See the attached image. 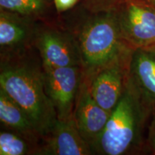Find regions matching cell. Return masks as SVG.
Masks as SVG:
<instances>
[{"mask_svg": "<svg viewBox=\"0 0 155 155\" xmlns=\"http://www.w3.org/2000/svg\"><path fill=\"white\" fill-rule=\"evenodd\" d=\"M32 48L15 55L1 56L0 88L20 106L42 137L58 119L45 91L41 60L32 57Z\"/></svg>", "mask_w": 155, "mask_h": 155, "instance_id": "cell-1", "label": "cell"}, {"mask_svg": "<svg viewBox=\"0 0 155 155\" xmlns=\"http://www.w3.org/2000/svg\"><path fill=\"white\" fill-rule=\"evenodd\" d=\"M154 109L128 73L121 98L93 147L94 154L124 155L139 149L147 121Z\"/></svg>", "mask_w": 155, "mask_h": 155, "instance_id": "cell-2", "label": "cell"}, {"mask_svg": "<svg viewBox=\"0 0 155 155\" xmlns=\"http://www.w3.org/2000/svg\"><path fill=\"white\" fill-rule=\"evenodd\" d=\"M89 12L90 16L68 30L76 40L83 75L91 81L101 70L132 49L122 40L113 11Z\"/></svg>", "mask_w": 155, "mask_h": 155, "instance_id": "cell-3", "label": "cell"}, {"mask_svg": "<svg viewBox=\"0 0 155 155\" xmlns=\"http://www.w3.org/2000/svg\"><path fill=\"white\" fill-rule=\"evenodd\" d=\"M122 40L131 49L155 46V8L147 0H124L113 9Z\"/></svg>", "mask_w": 155, "mask_h": 155, "instance_id": "cell-4", "label": "cell"}, {"mask_svg": "<svg viewBox=\"0 0 155 155\" xmlns=\"http://www.w3.org/2000/svg\"><path fill=\"white\" fill-rule=\"evenodd\" d=\"M32 46L38 52L43 69L81 67L76 40L68 30L51 25H37Z\"/></svg>", "mask_w": 155, "mask_h": 155, "instance_id": "cell-5", "label": "cell"}, {"mask_svg": "<svg viewBox=\"0 0 155 155\" xmlns=\"http://www.w3.org/2000/svg\"><path fill=\"white\" fill-rule=\"evenodd\" d=\"M45 91L59 120L73 117L79 88L83 76L81 66L43 69Z\"/></svg>", "mask_w": 155, "mask_h": 155, "instance_id": "cell-6", "label": "cell"}, {"mask_svg": "<svg viewBox=\"0 0 155 155\" xmlns=\"http://www.w3.org/2000/svg\"><path fill=\"white\" fill-rule=\"evenodd\" d=\"M130 54L104 68L90 82L93 98L101 107L109 113H111L117 105L124 90Z\"/></svg>", "mask_w": 155, "mask_h": 155, "instance_id": "cell-7", "label": "cell"}, {"mask_svg": "<svg viewBox=\"0 0 155 155\" xmlns=\"http://www.w3.org/2000/svg\"><path fill=\"white\" fill-rule=\"evenodd\" d=\"M90 82L83 75L78 94L73 118L81 134L92 150L104 131L111 113L101 107L93 98L90 91Z\"/></svg>", "mask_w": 155, "mask_h": 155, "instance_id": "cell-8", "label": "cell"}, {"mask_svg": "<svg viewBox=\"0 0 155 155\" xmlns=\"http://www.w3.org/2000/svg\"><path fill=\"white\" fill-rule=\"evenodd\" d=\"M91 146L83 139L74 118L58 119L53 129L42 137L38 155H91Z\"/></svg>", "mask_w": 155, "mask_h": 155, "instance_id": "cell-9", "label": "cell"}, {"mask_svg": "<svg viewBox=\"0 0 155 155\" xmlns=\"http://www.w3.org/2000/svg\"><path fill=\"white\" fill-rule=\"evenodd\" d=\"M35 19L7 10L0 11L1 56L15 55L32 48Z\"/></svg>", "mask_w": 155, "mask_h": 155, "instance_id": "cell-10", "label": "cell"}, {"mask_svg": "<svg viewBox=\"0 0 155 155\" xmlns=\"http://www.w3.org/2000/svg\"><path fill=\"white\" fill-rule=\"evenodd\" d=\"M129 74L155 108V46L131 50Z\"/></svg>", "mask_w": 155, "mask_h": 155, "instance_id": "cell-11", "label": "cell"}, {"mask_svg": "<svg viewBox=\"0 0 155 155\" xmlns=\"http://www.w3.org/2000/svg\"><path fill=\"white\" fill-rule=\"evenodd\" d=\"M0 121L5 129L24 136L40 146L42 136L18 104L0 88Z\"/></svg>", "mask_w": 155, "mask_h": 155, "instance_id": "cell-12", "label": "cell"}, {"mask_svg": "<svg viewBox=\"0 0 155 155\" xmlns=\"http://www.w3.org/2000/svg\"><path fill=\"white\" fill-rule=\"evenodd\" d=\"M39 144L10 129L0 132V155H38Z\"/></svg>", "mask_w": 155, "mask_h": 155, "instance_id": "cell-13", "label": "cell"}, {"mask_svg": "<svg viewBox=\"0 0 155 155\" xmlns=\"http://www.w3.org/2000/svg\"><path fill=\"white\" fill-rule=\"evenodd\" d=\"M50 6V0H0L1 9L36 19L43 16Z\"/></svg>", "mask_w": 155, "mask_h": 155, "instance_id": "cell-14", "label": "cell"}, {"mask_svg": "<svg viewBox=\"0 0 155 155\" xmlns=\"http://www.w3.org/2000/svg\"><path fill=\"white\" fill-rule=\"evenodd\" d=\"M124 0H84L83 7L91 12L109 11Z\"/></svg>", "mask_w": 155, "mask_h": 155, "instance_id": "cell-15", "label": "cell"}, {"mask_svg": "<svg viewBox=\"0 0 155 155\" xmlns=\"http://www.w3.org/2000/svg\"><path fill=\"white\" fill-rule=\"evenodd\" d=\"M55 9L58 12H63L72 9L78 0H53Z\"/></svg>", "mask_w": 155, "mask_h": 155, "instance_id": "cell-16", "label": "cell"}, {"mask_svg": "<svg viewBox=\"0 0 155 155\" xmlns=\"http://www.w3.org/2000/svg\"><path fill=\"white\" fill-rule=\"evenodd\" d=\"M147 144H148L149 148L150 149L151 152L155 154V116L151 122L150 127H149Z\"/></svg>", "mask_w": 155, "mask_h": 155, "instance_id": "cell-17", "label": "cell"}, {"mask_svg": "<svg viewBox=\"0 0 155 155\" xmlns=\"http://www.w3.org/2000/svg\"><path fill=\"white\" fill-rule=\"evenodd\" d=\"M147 1L149 2L153 6V7H155V0H147Z\"/></svg>", "mask_w": 155, "mask_h": 155, "instance_id": "cell-18", "label": "cell"}, {"mask_svg": "<svg viewBox=\"0 0 155 155\" xmlns=\"http://www.w3.org/2000/svg\"><path fill=\"white\" fill-rule=\"evenodd\" d=\"M154 8H155V7H154Z\"/></svg>", "mask_w": 155, "mask_h": 155, "instance_id": "cell-19", "label": "cell"}]
</instances>
